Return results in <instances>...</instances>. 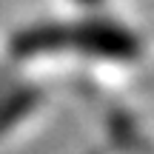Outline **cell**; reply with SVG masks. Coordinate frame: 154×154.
Instances as JSON below:
<instances>
[{"mask_svg": "<svg viewBox=\"0 0 154 154\" xmlns=\"http://www.w3.org/2000/svg\"><path fill=\"white\" fill-rule=\"evenodd\" d=\"M63 49H77L86 54L111 57V60H131L140 51V43L126 29L106 20H83V23H40L11 40V57H34L51 54Z\"/></svg>", "mask_w": 154, "mask_h": 154, "instance_id": "6da1fadb", "label": "cell"}, {"mask_svg": "<svg viewBox=\"0 0 154 154\" xmlns=\"http://www.w3.org/2000/svg\"><path fill=\"white\" fill-rule=\"evenodd\" d=\"M46 91L37 86H20L0 103V134H6L11 126H17L20 120H26L40 103H43Z\"/></svg>", "mask_w": 154, "mask_h": 154, "instance_id": "7a4b0ae2", "label": "cell"}, {"mask_svg": "<svg viewBox=\"0 0 154 154\" xmlns=\"http://www.w3.org/2000/svg\"><path fill=\"white\" fill-rule=\"evenodd\" d=\"M77 3H86V6H94V3H100V0H77Z\"/></svg>", "mask_w": 154, "mask_h": 154, "instance_id": "3957f363", "label": "cell"}]
</instances>
